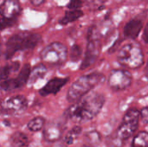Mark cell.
Returning <instances> with one entry per match:
<instances>
[{
  "label": "cell",
  "mask_w": 148,
  "mask_h": 147,
  "mask_svg": "<svg viewBox=\"0 0 148 147\" xmlns=\"http://www.w3.org/2000/svg\"><path fill=\"white\" fill-rule=\"evenodd\" d=\"M104 103L105 97L103 94L95 92L90 93L69 107L64 115L75 122H88L100 113Z\"/></svg>",
  "instance_id": "cell-1"
},
{
  "label": "cell",
  "mask_w": 148,
  "mask_h": 147,
  "mask_svg": "<svg viewBox=\"0 0 148 147\" xmlns=\"http://www.w3.org/2000/svg\"><path fill=\"white\" fill-rule=\"evenodd\" d=\"M140 111L136 108L128 109L123 116L121 125L117 130L110 134L106 144L108 147H123L127 141L135 133L139 127Z\"/></svg>",
  "instance_id": "cell-2"
},
{
  "label": "cell",
  "mask_w": 148,
  "mask_h": 147,
  "mask_svg": "<svg viewBox=\"0 0 148 147\" xmlns=\"http://www.w3.org/2000/svg\"><path fill=\"white\" fill-rule=\"evenodd\" d=\"M42 39L41 35L29 31H21L12 35L6 42L4 58L9 60L18 51L34 49L42 42Z\"/></svg>",
  "instance_id": "cell-3"
},
{
  "label": "cell",
  "mask_w": 148,
  "mask_h": 147,
  "mask_svg": "<svg viewBox=\"0 0 148 147\" xmlns=\"http://www.w3.org/2000/svg\"><path fill=\"white\" fill-rule=\"evenodd\" d=\"M105 81V75L101 73H90L79 77L69 88L67 93V100L69 102L74 103L82 97L89 94L96 86Z\"/></svg>",
  "instance_id": "cell-4"
},
{
  "label": "cell",
  "mask_w": 148,
  "mask_h": 147,
  "mask_svg": "<svg viewBox=\"0 0 148 147\" xmlns=\"http://www.w3.org/2000/svg\"><path fill=\"white\" fill-rule=\"evenodd\" d=\"M117 60L124 68L136 69L144 64V54L138 44L127 43L119 50Z\"/></svg>",
  "instance_id": "cell-5"
},
{
  "label": "cell",
  "mask_w": 148,
  "mask_h": 147,
  "mask_svg": "<svg viewBox=\"0 0 148 147\" xmlns=\"http://www.w3.org/2000/svg\"><path fill=\"white\" fill-rule=\"evenodd\" d=\"M68 56V48L59 42H54L47 45L40 54L42 63L53 67L63 65L67 61Z\"/></svg>",
  "instance_id": "cell-6"
},
{
  "label": "cell",
  "mask_w": 148,
  "mask_h": 147,
  "mask_svg": "<svg viewBox=\"0 0 148 147\" xmlns=\"http://www.w3.org/2000/svg\"><path fill=\"white\" fill-rule=\"evenodd\" d=\"M101 48V43L100 37L97 36V29L95 27L89 28L88 34L87 48L84 54V58L80 67L81 69H86L95 62L100 55Z\"/></svg>",
  "instance_id": "cell-7"
},
{
  "label": "cell",
  "mask_w": 148,
  "mask_h": 147,
  "mask_svg": "<svg viewBox=\"0 0 148 147\" xmlns=\"http://www.w3.org/2000/svg\"><path fill=\"white\" fill-rule=\"evenodd\" d=\"M22 8L17 0H4L1 4V29L2 30L16 24Z\"/></svg>",
  "instance_id": "cell-8"
},
{
  "label": "cell",
  "mask_w": 148,
  "mask_h": 147,
  "mask_svg": "<svg viewBox=\"0 0 148 147\" xmlns=\"http://www.w3.org/2000/svg\"><path fill=\"white\" fill-rule=\"evenodd\" d=\"M31 68L29 63H26L20 69L16 78H9L1 81V89L3 91H13L25 86L29 79Z\"/></svg>",
  "instance_id": "cell-9"
},
{
  "label": "cell",
  "mask_w": 148,
  "mask_h": 147,
  "mask_svg": "<svg viewBox=\"0 0 148 147\" xmlns=\"http://www.w3.org/2000/svg\"><path fill=\"white\" fill-rule=\"evenodd\" d=\"M132 75L125 69H114L108 78V85L114 91H122L132 84Z\"/></svg>",
  "instance_id": "cell-10"
},
{
  "label": "cell",
  "mask_w": 148,
  "mask_h": 147,
  "mask_svg": "<svg viewBox=\"0 0 148 147\" xmlns=\"http://www.w3.org/2000/svg\"><path fill=\"white\" fill-rule=\"evenodd\" d=\"M28 107V101L23 95H16L6 99L2 103V112L19 113Z\"/></svg>",
  "instance_id": "cell-11"
},
{
  "label": "cell",
  "mask_w": 148,
  "mask_h": 147,
  "mask_svg": "<svg viewBox=\"0 0 148 147\" xmlns=\"http://www.w3.org/2000/svg\"><path fill=\"white\" fill-rule=\"evenodd\" d=\"M69 81V78H59L55 77L49 80L40 90L39 94L41 96L45 97L50 94H56Z\"/></svg>",
  "instance_id": "cell-12"
},
{
  "label": "cell",
  "mask_w": 148,
  "mask_h": 147,
  "mask_svg": "<svg viewBox=\"0 0 148 147\" xmlns=\"http://www.w3.org/2000/svg\"><path fill=\"white\" fill-rule=\"evenodd\" d=\"M143 25V21L140 18H134L130 20L124 26V36L127 39H136L139 36L140 31L142 30Z\"/></svg>",
  "instance_id": "cell-13"
},
{
  "label": "cell",
  "mask_w": 148,
  "mask_h": 147,
  "mask_svg": "<svg viewBox=\"0 0 148 147\" xmlns=\"http://www.w3.org/2000/svg\"><path fill=\"white\" fill-rule=\"evenodd\" d=\"M62 133H63V128L60 125L53 124V123L45 126L44 128L42 129L43 139L45 141L49 143L58 141L62 138Z\"/></svg>",
  "instance_id": "cell-14"
},
{
  "label": "cell",
  "mask_w": 148,
  "mask_h": 147,
  "mask_svg": "<svg viewBox=\"0 0 148 147\" xmlns=\"http://www.w3.org/2000/svg\"><path fill=\"white\" fill-rule=\"evenodd\" d=\"M10 142L12 147H28L29 145V139L24 133L16 132L10 136Z\"/></svg>",
  "instance_id": "cell-15"
},
{
  "label": "cell",
  "mask_w": 148,
  "mask_h": 147,
  "mask_svg": "<svg viewBox=\"0 0 148 147\" xmlns=\"http://www.w3.org/2000/svg\"><path fill=\"white\" fill-rule=\"evenodd\" d=\"M47 72H48V69H47V67H46V65L44 63L37 64L36 66H35L31 69L28 83L32 84V83L36 82L38 80L42 79L45 76V75L47 74Z\"/></svg>",
  "instance_id": "cell-16"
},
{
  "label": "cell",
  "mask_w": 148,
  "mask_h": 147,
  "mask_svg": "<svg viewBox=\"0 0 148 147\" xmlns=\"http://www.w3.org/2000/svg\"><path fill=\"white\" fill-rule=\"evenodd\" d=\"M83 15L84 14L81 10H69L65 12L64 16L59 20V23L61 25H67L80 19Z\"/></svg>",
  "instance_id": "cell-17"
},
{
  "label": "cell",
  "mask_w": 148,
  "mask_h": 147,
  "mask_svg": "<svg viewBox=\"0 0 148 147\" xmlns=\"http://www.w3.org/2000/svg\"><path fill=\"white\" fill-rule=\"evenodd\" d=\"M82 130V127L79 126H74L69 132L67 133V134L64 136L63 138V142L66 146H71L73 145L75 140L79 138V136L81 135Z\"/></svg>",
  "instance_id": "cell-18"
},
{
  "label": "cell",
  "mask_w": 148,
  "mask_h": 147,
  "mask_svg": "<svg viewBox=\"0 0 148 147\" xmlns=\"http://www.w3.org/2000/svg\"><path fill=\"white\" fill-rule=\"evenodd\" d=\"M45 119L41 116H37L30 120L27 124V128L30 132H39L42 131L45 126Z\"/></svg>",
  "instance_id": "cell-19"
},
{
  "label": "cell",
  "mask_w": 148,
  "mask_h": 147,
  "mask_svg": "<svg viewBox=\"0 0 148 147\" xmlns=\"http://www.w3.org/2000/svg\"><path fill=\"white\" fill-rule=\"evenodd\" d=\"M20 69V62H14L9 64H6L1 70V81L6 80L10 78V75L16 72Z\"/></svg>",
  "instance_id": "cell-20"
},
{
  "label": "cell",
  "mask_w": 148,
  "mask_h": 147,
  "mask_svg": "<svg viewBox=\"0 0 148 147\" xmlns=\"http://www.w3.org/2000/svg\"><path fill=\"white\" fill-rule=\"evenodd\" d=\"M131 147H148V132L137 133L132 141Z\"/></svg>",
  "instance_id": "cell-21"
},
{
  "label": "cell",
  "mask_w": 148,
  "mask_h": 147,
  "mask_svg": "<svg viewBox=\"0 0 148 147\" xmlns=\"http://www.w3.org/2000/svg\"><path fill=\"white\" fill-rule=\"evenodd\" d=\"M82 55V48L78 44H74L69 50V60L71 62H78L81 59Z\"/></svg>",
  "instance_id": "cell-22"
},
{
  "label": "cell",
  "mask_w": 148,
  "mask_h": 147,
  "mask_svg": "<svg viewBox=\"0 0 148 147\" xmlns=\"http://www.w3.org/2000/svg\"><path fill=\"white\" fill-rule=\"evenodd\" d=\"M85 138H86L88 143H89L90 145H93V146H97L101 141V136L96 131H92V132L87 133L85 134Z\"/></svg>",
  "instance_id": "cell-23"
},
{
  "label": "cell",
  "mask_w": 148,
  "mask_h": 147,
  "mask_svg": "<svg viewBox=\"0 0 148 147\" xmlns=\"http://www.w3.org/2000/svg\"><path fill=\"white\" fill-rule=\"evenodd\" d=\"M82 3V0H70L67 4V8H69V10H80Z\"/></svg>",
  "instance_id": "cell-24"
},
{
  "label": "cell",
  "mask_w": 148,
  "mask_h": 147,
  "mask_svg": "<svg viewBox=\"0 0 148 147\" xmlns=\"http://www.w3.org/2000/svg\"><path fill=\"white\" fill-rule=\"evenodd\" d=\"M140 119H141V121L146 124L148 125V107H143L140 111Z\"/></svg>",
  "instance_id": "cell-25"
},
{
  "label": "cell",
  "mask_w": 148,
  "mask_h": 147,
  "mask_svg": "<svg viewBox=\"0 0 148 147\" xmlns=\"http://www.w3.org/2000/svg\"><path fill=\"white\" fill-rule=\"evenodd\" d=\"M44 1L45 0H30V3L34 7H38V6L42 5L44 3Z\"/></svg>",
  "instance_id": "cell-26"
},
{
  "label": "cell",
  "mask_w": 148,
  "mask_h": 147,
  "mask_svg": "<svg viewBox=\"0 0 148 147\" xmlns=\"http://www.w3.org/2000/svg\"><path fill=\"white\" fill-rule=\"evenodd\" d=\"M143 40L145 41V42L148 43V23L146 25V28H145L144 32H143Z\"/></svg>",
  "instance_id": "cell-27"
},
{
  "label": "cell",
  "mask_w": 148,
  "mask_h": 147,
  "mask_svg": "<svg viewBox=\"0 0 148 147\" xmlns=\"http://www.w3.org/2000/svg\"><path fill=\"white\" fill-rule=\"evenodd\" d=\"M146 74H147V76L148 77V62L147 65V68H146Z\"/></svg>",
  "instance_id": "cell-28"
}]
</instances>
